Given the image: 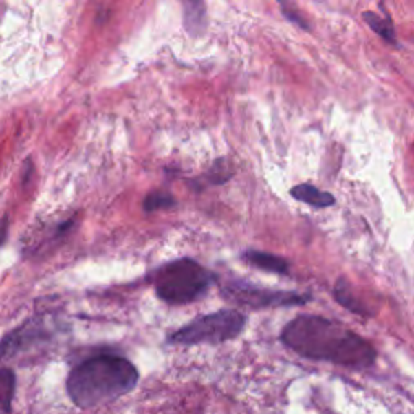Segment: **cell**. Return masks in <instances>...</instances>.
<instances>
[{"label": "cell", "instance_id": "10", "mask_svg": "<svg viewBox=\"0 0 414 414\" xmlns=\"http://www.w3.org/2000/svg\"><path fill=\"white\" fill-rule=\"evenodd\" d=\"M334 296L340 305L343 307H347L348 311L354 312V314L360 316H369V309L362 305V303L354 296L351 288H349V283L345 279H340L337 283H335L334 288Z\"/></svg>", "mask_w": 414, "mask_h": 414}, {"label": "cell", "instance_id": "15", "mask_svg": "<svg viewBox=\"0 0 414 414\" xmlns=\"http://www.w3.org/2000/svg\"><path fill=\"white\" fill-rule=\"evenodd\" d=\"M282 13L288 21H292L296 26H300L301 30H309V25H307V21L296 10H292V8H290L288 6H282Z\"/></svg>", "mask_w": 414, "mask_h": 414}, {"label": "cell", "instance_id": "4", "mask_svg": "<svg viewBox=\"0 0 414 414\" xmlns=\"http://www.w3.org/2000/svg\"><path fill=\"white\" fill-rule=\"evenodd\" d=\"M246 327V316L235 309H220L191 320L167 338L172 345H217L237 338Z\"/></svg>", "mask_w": 414, "mask_h": 414}, {"label": "cell", "instance_id": "6", "mask_svg": "<svg viewBox=\"0 0 414 414\" xmlns=\"http://www.w3.org/2000/svg\"><path fill=\"white\" fill-rule=\"evenodd\" d=\"M47 332L44 330V325L41 322L36 320H28L21 327H18L17 330H13L12 334H8L3 337L2 342V358L7 360V358L13 356L18 351H23V349L30 347V345L38 343L43 338H47Z\"/></svg>", "mask_w": 414, "mask_h": 414}, {"label": "cell", "instance_id": "9", "mask_svg": "<svg viewBox=\"0 0 414 414\" xmlns=\"http://www.w3.org/2000/svg\"><path fill=\"white\" fill-rule=\"evenodd\" d=\"M185 28L191 36H199L206 31L207 26V15L206 6L202 2H185Z\"/></svg>", "mask_w": 414, "mask_h": 414}, {"label": "cell", "instance_id": "2", "mask_svg": "<svg viewBox=\"0 0 414 414\" xmlns=\"http://www.w3.org/2000/svg\"><path fill=\"white\" fill-rule=\"evenodd\" d=\"M140 372L127 358L112 353L96 354L73 367L67 379V392L80 408H94L130 393Z\"/></svg>", "mask_w": 414, "mask_h": 414}, {"label": "cell", "instance_id": "1", "mask_svg": "<svg viewBox=\"0 0 414 414\" xmlns=\"http://www.w3.org/2000/svg\"><path fill=\"white\" fill-rule=\"evenodd\" d=\"M280 340L285 347L307 360L327 361L351 369H366L374 364L377 356L367 340L340 322L320 316L294 317L283 327Z\"/></svg>", "mask_w": 414, "mask_h": 414}, {"label": "cell", "instance_id": "8", "mask_svg": "<svg viewBox=\"0 0 414 414\" xmlns=\"http://www.w3.org/2000/svg\"><path fill=\"white\" fill-rule=\"evenodd\" d=\"M290 195H292L293 199L305 202V204L316 207V209H324V207L335 204V197L330 193L320 191L319 188L311 185V183H301V185L293 186L290 190Z\"/></svg>", "mask_w": 414, "mask_h": 414}, {"label": "cell", "instance_id": "14", "mask_svg": "<svg viewBox=\"0 0 414 414\" xmlns=\"http://www.w3.org/2000/svg\"><path fill=\"white\" fill-rule=\"evenodd\" d=\"M230 178H232V173L227 172V168L224 167V160H217L214 167L202 175L199 180H204L207 185H222V183H227Z\"/></svg>", "mask_w": 414, "mask_h": 414}, {"label": "cell", "instance_id": "3", "mask_svg": "<svg viewBox=\"0 0 414 414\" xmlns=\"http://www.w3.org/2000/svg\"><path fill=\"white\" fill-rule=\"evenodd\" d=\"M159 300L172 306L190 305L209 292L217 277L190 257L167 262L153 272Z\"/></svg>", "mask_w": 414, "mask_h": 414}, {"label": "cell", "instance_id": "5", "mask_svg": "<svg viewBox=\"0 0 414 414\" xmlns=\"http://www.w3.org/2000/svg\"><path fill=\"white\" fill-rule=\"evenodd\" d=\"M225 300L250 309H268V307L305 306L312 298L307 293L292 292V290H270L256 285L233 280L220 288Z\"/></svg>", "mask_w": 414, "mask_h": 414}, {"label": "cell", "instance_id": "11", "mask_svg": "<svg viewBox=\"0 0 414 414\" xmlns=\"http://www.w3.org/2000/svg\"><path fill=\"white\" fill-rule=\"evenodd\" d=\"M362 18L367 25L371 26V30L380 36L382 39H385L390 44L397 43V36H395V30L392 26V23L387 18H380L379 15H375L374 12H364L362 13Z\"/></svg>", "mask_w": 414, "mask_h": 414}, {"label": "cell", "instance_id": "12", "mask_svg": "<svg viewBox=\"0 0 414 414\" xmlns=\"http://www.w3.org/2000/svg\"><path fill=\"white\" fill-rule=\"evenodd\" d=\"M177 206V199L165 191H153L149 193L142 201V209L146 213H155V210L170 209V207Z\"/></svg>", "mask_w": 414, "mask_h": 414}, {"label": "cell", "instance_id": "16", "mask_svg": "<svg viewBox=\"0 0 414 414\" xmlns=\"http://www.w3.org/2000/svg\"><path fill=\"white\" fill-rule=\"evenodd\" d=\"M7 232H8V215L6 214L2 219V241H0V245H6L7 241Z\"/></svg>", "mask_w": 414, "mask_h": 414}, {"label": "cell", "instance_id": "7", "mask_svg": "<svg viewBox=\"0 0 414 414\" xmlns=\"http://www.w3.org/2000/svg\"><path fill=\"white\" fill-rule=\"evenodd\" d=\"M241 259L252 265V268L265 270V272H272L279 275H288L290 274V262L285 257L270 254V252L256 251V250H246L241 254Z\"/></svg>", "mask_w": 414, "mask_h": 414}, {"label": "cell", "instance_id": "13", "mask_svg": "<svg viewBox=\"0 0 414 414\" xmlns=\"http://www.w3.org/2000/svg\"><path fill=\"white\" fill-rule=\"evenodd\" d=\"M0 382H2V408L3 414L10 413L13 395H15V387H17V377L15 372L8 367H3L2 374H0Z\"/></svg>", "mask_w": 414, "mask_h": 414}]
</instances>
